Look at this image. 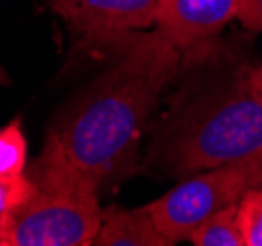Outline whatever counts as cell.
Segmentation results:
<instances>
[{
    "mask_svg": "<svg viewBox=\"0 0 262 246\" xmlns=\"http://www.w3.org/2000/svg\"><path fill=\"white\" fill-rule=\"evenodd\" d=\"M113 61L55 118L30 169L39 189L99 195L136 169L140 142L184 52L160 30L106 39Z\"/></svg>",
    "mask_w": 262,
    "mask_h": 246,
    "instance_id": "1",
    "label": "cell"
},
{
    "mask_svg": "<svg viewBox=\"0 0 262 246\" xmlns=\"http://www.w3.org/2000/svg\"><path fill=\"white\" fill-rule=\"evenodd\" d=\"M193 77L176 97L148 164L176 177L225 164H262V101L249 57L215 39L184 53Z\"/></svg>",
    "mask_w": 262,
    "mask_h": 246,
    "instance_id": "2",
    "label": "cell"
},
{
    "mask_svg": "<svg viewBox=\"0 0 262 246\" xmlns=\"http://www.w3.org/2000/svg\"><path fill=\"white\" fill-rule=\"evenodd\" d=\"M262 183V164L241 162L211 168L150 203L158 231L173 244L189 240L191 233L217 211L236 203L249 189Z\"/></svg>",
    "mask_w": 262,
    "mask_h": 246,
    "instance_id": "3",
    "label": "cell"
},
{
    "mask_svg": "<svg viewBox=\"0 0 262 246\" xmlns=\"http://www.w3.org/2000/svg\"><path fill=\"white\" fill-rule=\"evenodd\" d=\"M99 195L39 189L8 217L0 246H87L103 222Z\"/></svg>",
    "mask_w": 262,
    "mask_h": 246,
    "instance_id": "4",
    "label": "cell"
},
{
    "mask_svg": "<svg viewBox=\"0 0 262 246\" xmlns=\"http://www.w3.org/2000/svg\"><path fill=\"white\" fill-rule=\"evenodd\" d=\"M87 41H106L156 24L160 0H48Z\"/></svg>",
    "mask_w": 262,
    "mask_h": 246,
    "instance_id": "5",
    "label": "cell"
},
{
    "mask_svg": "<svg viewBox=\"0 0 262 246\" xmlns=\"http://www.w3.org/2000/svg\"><path fill=\"white\" fill-rule=\"evenodd\" d=\"M236 14L238 0H160L156 30L185 53L213 41Z\"/></svg>",
    "mask_w": 262,
    "mask_h": 246,
    "instance_id": "6",
    "label": "cell"
},
{
    "mask_svg": "<svg viewBox=\"0 0 262 246\" xmlns=\"http://www.w3.org/2000/svg\"><path fill=\"white\" fill-rule=\"evenodd\" d=\"M95 246H171L158 231L150 209H120L111 207L103 211L101 229L93 240Z\"/></svg>",
    "mask_w": 262,
    "mask_h": 246,
    "instance_id": "7",
    "label": "cell"
},
{
    "mask_svg": "<svg viewBox=\"0 0 262 246\" xmlns=\"http://www.w3.org/2000/svg\"><path fill=\"white\" fill-rule=\"evenodd\" d=\"M195 246H245V236L236 217V203L205 219L189 236Z\"/></svg>",
    "mask_w": 262,
    "mask_h": 246,
    "instance_id": "8",
    "label": "cell"
},
{
    "mask_svg": "<svg viewBox=\"0 0 262 246\" xmlns=\"http://www.w3.org/2000/svg\"><path fill=\"white\" fill-rule=\"evenodd\" d=\"M28 146L20 120L0 128V177L20 175L26 169Z\"/></svg>",
    "mask_w": 262,
    "mask_h": 246,
    "instance_id": "9",
    "label": "cell"
},
{
    "mask_svg": "<svg viewBox=\"0 0 262 246\" xmlns=\"http://www.w3.org/2000/svg\"><path fill=\"white\" fill-rule=\"evenodd\" d=\"M236 217L245 246H262V183L236 201Z\"/></svg>",
    "mask_w": 262,
    "mask_h": 246,
    "instance_id": "10",
    "label": "cell"
},
{
    "mask_svg": "<svg viewBox=\"0 0 262 246\" xmlns=\"http://www.w3.org/2000/svg\"><path fill=\"white\" fill-rule=\"evenodd\" d=\"M36 193L38 185L26 173L0 177V215L10 217L20 207H24Z\"/></svg>",
    "mask_w": 262,
    "mask_h": 246,
    "instance_id": "11",
    "label": "cell"
},
{
    "mask_svg": "<svg viewBox=\"0 0 262 246\" xmlns=\"http://www.w3.org/2000/svg\"><path fill=\"white\" fill-rule=\"evenodd\" d=\"M236 18L250 32H262V0H238Z\"/></svg>",
    "mask_w": 262,
    "mask_h": 246,
    "instance_id": "12",
    "label": "cell"
},
{
    "mask_svg": "<svg viewBox=\"0 0 262 246\" xmlns=\"http://www.w3.org/2000/svg\"><path fill=\"white\" fill-rule=\"evenodd\" d=\"M252 87L258 95V99L262 101V65L252 69Z\"/></svg>",
    "mask_w": 262,
    "mask_h": 246,
    "instance_id": "13",
    "label": "cell"
},
{
    "mask_svg": "<svg viewBox=\"0 0 262 246\" xmlns=\"http://www.w3.org/2000/svg\"><path fill=\"white\" fill-rule=\"evenodd\" d=\"M6 225H8V217H2V215H0V240H2V236H4Z\"/></svg>",
    "mask_w": 262,
    "mask_h": 246,
    "instance_id": "14",
    "label": "cell"
},
{
    "mask_svg": "<svg viewBox=\"0 0 262 246\" xmlns=\"http://www.w3.org/2000/svg\"><path fill=\"white\" fill-rule=\"evenodd\" d=\"M2 79H4V75H2V69H0V81H2Z\"/></svg>",
    "mask_w": 262,
    "mask_h": 246,
    "instance_id": "15",
    "label": "cell"
}]
</instances>
